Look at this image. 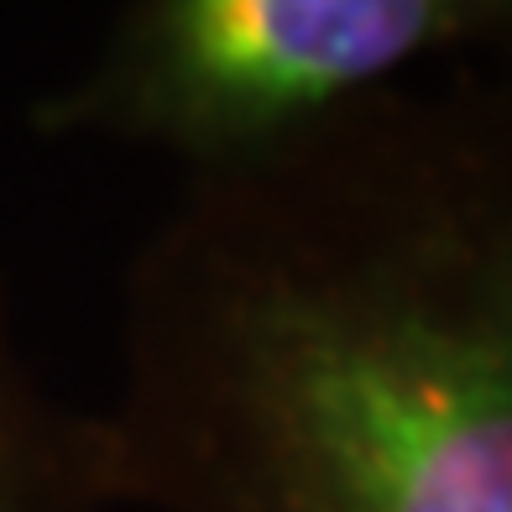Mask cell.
<instances>
[{"label": "cell", "instance_id": "1", "mask_svg": "<svg viewBox=\"0 0 512 512\" xmlns=\"http://www.w3.org/2000/svg\"><path fill=\"white\" fill-rule=\"evenodd\" d=\"M95 429L147 512H512V63L183 173Z\"/></svg>", "mask_w": 512, "mask_h": 512}, {"label": "cell", "instance_id": "2", "mask_svg": "<svg viewBox=\"0 0 512 512\" xmlns=\"http://www.w3.org/2000/svg\"><path fill=\"white\" fill-rule=\"evenodd\" d=\"M465 53L512 58V0H126L27 121L42 142L142 147L199 173Z\"/></svg>", "mask_w": 512, "mask_h": 512}, {"label": "cell", "instance_id": "3", "mask_svg": "<svg viewBox=\"0 0 512 512\" xmlns=\"http://www.w3.org/2000/svg\"><path fill=\"white\" fill-rule=\"evenodd\" d=\"M105 455L95 418L48 398L21 351L11 293L0 283V512H105Z\"/></svg>", "mask_w": 512, "mask_h": 512}]
</instances>
